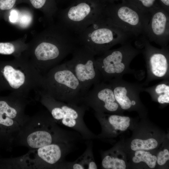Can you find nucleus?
<instances>
[{
	"instance_id": "a211bd4d",
	"label": "nucleus",
	"mask_w": 169,
	"mask_h": 169,
	"mask_svg": "<svg viewBox=\"0 0 169 169\" xmlns=\"http://www.w3.org/2000/svg\"><path fill=\"white\" fill-rule=\"evenodd\" d=\"M130 119L127 116H122L116 115H110L107 120H104L102 123H106L104 126H111L115 130L125 131L130 125Z\"/></svg>"
},
{
	"instance_id": "0eeeda50",
	"label": "nucleus",
	"mask_w": 169,
	"mask_h": 169,
	"mask_svg": "<svg viewBox=\"0 0 169 169\" xmlns=\"http://www.w3.org/2000/svg\"><path fill=\"white\" fill-rule=\"evenodd\" d=\"M140 52L129 41L119 48L109 50L96 58V65L103 81L120 78L128 72L130 62Z\"/></svg>"
},
{
	"instance_id": "393cba45",
	"label": "nucleus",
	"mask_w": 169,
	"mask_h": 169,
	"mask_svg": "<svg viewBox=\"0 0 169 169\" xmlns=\"http://www.w3.org/2000/svg\"><path fill=\"white\" fill-rule=\"evenodd\" d=\"M157 157L156 161L158 165H163L169 159V152L167 149H165L160 151Z\"/></svg>"
},
{
	"instance_id": "f8f14e48",
	"label": "nucleus",
	"mask_w": 169,
	"mask_h": 169,
	"mask_svg": "<svg viewBox=\"0 0 169 169\" xmlns=\"http://www.w3.org/2000/svg\"><path fill=\"white\" fill-rule=\"evenodd\" d=\"M144 36L149 42L164 47L169 41V13L161 7L150 15Z\"/></svg>"
},
{
	"instance_id": "39448f33",
	"label": "nucleus",
	"mask_w": 169,
	"mask_h": 169,
	"mask_svg": "<svg viewBox=\"0 0 169 169\" xmlns=\"http://www.w3.org/2000/svg\"><path fill=\"white\" fill-rule=\"evenodd\" d=\"M103 15L108 23L137 37L144 36L151 14L129 2L105 8Z\"/></svg>"
},
{
	"instance_id": "6ab92c4d",
	"label": "nucleus",
	"mask_w": 169,
	"mask_h": 169,
	"mask_svg": "<svg viewBox=\"0 0 169 169\" xmlns=\"http://www.w3.org/2000/svg\"><path fill=\"white\" fill-rule=\"evenodd\" d=\"M157 157L152 155L149 152L144 150L136 151L135 156L132 158L133 161L138 163L143 161L145 162L150 168H153L155 167Z\"/></svg>"
},
{
	"instance_id": "4468645a",
	"label": "nucleus",
	"mask_w": 169,
	"mask_h": 169,
	"mask_svg": "<svg viewBox=\"0 0 169 169\" xmlns=\"http://www.w3.org/2000/svg\"><path fill=\"white\" fill-rule=\"evenodd\" d=\"M22 125L16 120L0 114V145L7 146L15 139Z\"/></svg>"
},
{
	"instance_id": "ddd939ff",
	"label": "nucleus",
	"mask_w": 169,
	"mask_h": 169,
	"mask_svg": "<svg viewBox=\"0 0 169 169\" xmlns=\"http://www.w3.org/2000/svg\"><path fill=\"white\" fill-rule=\"evenodd\" d=\"M108 81L115 100L122 109L128 110L132 105H136V101H131L129 96L139 89L137 86L120 81V78L113 79Z\"/></svg>"
},
{
	"instance_id": "20e7f679",
	"label": "nucleus",
	"mask_w": 169,
	"mask_h": 169,
	"mask_svg": "<svg viewBox=\"0 0 169 169\" xmlns=\"http://www.w3.org/2000/svg\"><path fill=\"white\" fill-rule=\"evenodd\" d=\"M42 102L57 123L76 131L84 139L90 140L95 138L84 121V116L88 108L84 104L68 103L56 100L44 94Z\"/></svg>"
},
{
	"instance_id": "6e6552de",
	"label": "nucleus",
	"mask_w": 169,
	"mask_h": 169,
	"mask_svg": "<svg viewBox=\"0 0 169 169\" xmlns=\"http://www.w3.org/2000/svg\"><path fill=\"white\" fill-rule=\"evenodd\" d=\"M72 54V58L65 63L79 80L84 96L92 86L101 82L102 76L95 55L88 48L79 44Z\"/></svg>"
},
{
	"instance_id": "9d476101",
	"label": "nucleus",
	"mask_w": 169,
	"mask_h": 169,
	"mask_svg": "<svg viewBox=\"0 0 169 169\" xmlns=\"http://www.w3.org/2000/svg\"><path fill=\"white\" fill-rule=\"evenodd\" d=\"M137 44L142 46L148 72L153 78H163L168 74L169 70V50L167 46L157 48L152 46L144 36H142Z\"/></svg>"
},
{
	"instance_id": "7ed1b4c3",
	"label": "nucleus",
	"mask_w": 169,
	"mask_h": 169,
	"mask_svg": "<svg viewBox=\"0 0 169 169\" xmlns=\"http://www.w3.org/2000/svg\"><path fill=\"white\" fill-rule=\"evenodd\" d=\"M45 94L68 103L83 104L84 95L80 84L65 63L50 69L43 79Z\"/></svg>"
},
{
	"instance_id": "c85d7f7f",
	"label": "nucleus",
	"mask_w": 169,
	"mask_h": 169,
	"mask_svg": "<svg viewBox=\"0 0 169 169\" xmlns=\"http://www.w3.org/2000/svg\"><path fill=\"white\" fill-rule=\"evenodd\" d=\"M18 13L15 10H13L11 12L9 20L12 22H15L18 19Z\"/></svg>"
},
{
	"instance_id": "423d86ee",
	"label": "nucleus",
	"mask_w": 169,
	"mask_h": 169,
	"mask_svg": "<svg viewBox=\"0 0 169 169\" xmlns=\"http://www.w3.org/2000/svg\"><path fill=\"white\" fill-rule=\"evenodd\" d=\"M74 142L53 143L29 151L18 158V167L59 168L65 156L73 148Z\"/></svg>"
},
{
	"instance_id": "2eb2a0df",
	"label": "nucleus",
	"mask_w": 169,
	"mask_h": 169,
	"mask_svg": "<svg viewBox=\"0 0 169 169\" xmlns=\"http://www.w3.org/2000/svg\"><path fill=\"white\" fill-rule=\"evenodd\" d=\"M3 75L10 86L13 90H18L24 87L27 81L26 72L23 69L10 65L5 66Z\"/></svg>"
},
{
	"instance_id": "4be33fe9",
	"label": "nucleus",
	"mask_w": 169,
	"mask_h": 169,
	"mask_svg": "<svg viewBox=\"0 0 169 169\" xmlns=\"http://www.w3.org/2000/svg\"><path fill=\"white\" fill-rule=\"evenodd\" d=\"M102 167L106 169H125L126 166L123 160L110 155L105 156L102 161Z\"/></svg>"
},
{
	"instance_id": "bb28decb",
	"label": "nucleus",
	"mask_w": 169,
	"mask_h": 169,
	"mask_svg": "<svg viewBox=\"0 0 169 169\" xmlns=\"http://www.w3.org/2000/svg\"><path fill=\"white\" fill-rule=\"evenodd\" d=\"M46 0H30L33 6L36 8H40L44 5Z\"/></svg>"
},
{
	"instance_id": "1a4fd4ad",
	"label": "nucleus",
	"mask_w": 169,
	"mask_h": 169,
	"mask_svg": "<svg viewBox=\"0 0 169 169\" xmlns=\"http://www.w3.org/2000/svg\"><path fill=\"white\" fill-rule=\"evenodd\" d=\"M80 2L64 11L61 14V25L78 34L92 24L103 14L105 8Z\"/></svg>"
},
{
	"instance_id": "f03ea898",
	"label": "nucleus",
	"mask_w": 169,
	"mask_h": 169,
	"mask_svg": "<svg viewBox=\"0 0 169 169\" xmlns=\"http://www.w3.org/2000/svg\"><path fill=\"white\" fill-rule=\"evenodd\" d=\"M77 35L79 44L88 48L95 56L101 55L117 44L129 42L132 36L107 22L103 14Z\"/></svg>"
},
{
	"instance_id": "5701e85b",
	"label": "nucleus",
	"mask_w": 169,
	"mask_h": 169,
	"mask_svg": "<svg viewBox=\"0 0 169 169\" xmlns=\"http://www.w3.org/2000/svg\"><path fill=\"white\" fill-rule=\"evenodd\" d=\"M151 93H153L157 96L158 102L160 104L169 103V85L165 83H162L153 87Z\"/></svg>"
},
{
	"instance_id": "9b49d317",
	"label": "nucleus",
	"mask_w": 169,
	"mask_h": 169,
	"mask_svg": "<svg viewBox=\"0 0 169 169\" xmlns=\"http://www.w3.org/2000/svg\"><path fill=\"white\" fill-rule=\"evenodd\" d=\"M82 103L100 113L115 112L119 107L111 85L104 81L93 86L84 96Z\"/></svg>"
},
{
	"instance_id": "412c9836",
	"label": "nucleus",
	"mask_w": 169,
	"mask_h": 169,
	"mask_svg": "<svg viewBox=\"0 0 169 169\" xmlns=\"http://www.w3.org/2000/svg\"><path fill=\"white\" fill-rule=\"evenodd\" d=\"M129 2L143 12L150 14L161 7L156 3V0H130Z\"/></svg>"
},
{
	"instance_id": "a878e982",
	"label": "nucleus",
	"mask_w": 169,
	"mask_h": 169,
	"mask_svg": "<svg viewBox=\"0 0 169 169\" xmlns=\"http://www.w3.org/2000/svg\"><path fill=\"white\" fill-rule=\"evenodd\" d=\"M16 0H0V9L6 10L11 9Z\"/></svg>"
},
{
	"instance_id": "c756f323",
	"label": "nucleus",
	"mask_w": 169,
	"mask_h": 169,
	"mask_svg": "<svg viewBox=\"0 0 169 169\" xmlns=\"http://www.w3.org/2000/svg\"><path fill=\"white\" fill-rule=\"evenodd\" d=\"M161 2L162 7L169 13V0H159Z\"/></svg>"
},
{
	"instance_id": "cd10ccee",
	"label": "nucleus",
	"mask_w": 169,
	"mask_h": 169,
	"mask_svg": "<svg viewBox=\"0 0 169 169\" xmlns=\"http://www.w3.org/2000/svg\"><path fill=\"white\" fill-rule=\"evenodd\" d=\"M20 23L23 26H27L31 21V17L27 15H25L21 18Z\"/></svg>"
},
{
	"instance_id": "dca6fc26",
	"label": "nucleus",
	"mask_w": 169,
	"mask_h": 169,
	"mask_svg": "<svg viewBox=\"0 0 169 169\" xmlns=\"http://www.w3.org/2000/svg\"><path fill=\"white\" fill-rule=\"evenodd\" d=\"M88 143L86 150L81 156L74 161L70 162L64 161L60 164L59 168L97 169L93 154L92 142L90 141Z\"/></svg>"
},
{
	"instance_id": "f3484780",
	"label": "nucleus",
	"mask_w": 169,
	"mask_h": 169,
	"mask_svg": "<svg viewBox=\"0 0 169 169\" xmlns=\"http://www.w3.org/2000/svg\"><path fill=\"white\" fill-rule=\"evenodd\" d=\"M17 103L0 100V114L16 120L23 126L29 118L24 115L22 106Z\"/></svg>"
},
{
	"instance_id": "f257e3e1",
	"label": "nucleus",
	"mask_w": 169,
	"mask_h": 169,
	"mask_svg": "<svg viewBox=\"0 0 169 169\" xmlns=\"http://www.w3.org/2000/svg\"><path fill=\"white\" fill-rule=\"evenodd\" d=\"M77 137L59 127L51 116L29 118L15 140L20 144L35 149L53 143L74 142Z\"/></svg>"
},
{
	"instance_id": "aec40b11",
	"label": "nucleus",
	"mask_w": 169,
	"mask_h": 169,
	"mask_svg": "<svg viewBox=\"0 0 169 169\" xmlns=\"http://www.w3.org/2000/svg\"><path fill=\"white\" fill-rule=\"evenodd\" d=\"M157 145V141L154 138H149L146 140L135 139L132 141L131 147L132 150L134 151L149 150L155 148Z\"/></svg>"
},
{
	"instance_id": "b1692460",
	"label": "nucleus",
	"mask_w": 169,
	"mask_h": 169,
	"mask_svg": "<svg viewBox=\"0 0 169 169\" xmlns=\"http://www.w3.org/2000/svg\"><path fill=\"white\" fill-rule=\"evenodd\" d=\"M15 50L14 45L10 43H0V54H11Z\"/></svg>"
}]
</instances>
